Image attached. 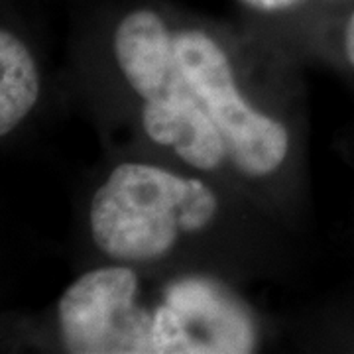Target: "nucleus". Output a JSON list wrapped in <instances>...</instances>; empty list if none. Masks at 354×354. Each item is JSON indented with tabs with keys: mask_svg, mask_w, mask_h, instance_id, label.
Here are the masks:
<instances>
[{
	"mask_svg": "<svg viewBox=\"0 0 354 354\" xmlns=\"http://www.w3.org/2000/svg\"><path fill=\"white\" fill-rule=\"evenodd\" d=\"M39 79L30 51L12 32H0V134L18 127L38 101Z\"/></svg>",
	"mask_w": 354,
	"mask_h": 354,
	"instance_id": "423d86ee",
	"label": "nucleus"
},
{
	"mask_svg": "<svg viewBox=\"0 0 354 354\" xmlns=\"http://www.w3.org/2000/svg\"><path fill=\"white\" fill-rule=\"evenodd\" d=\"M189 179L146 164H122L95 193L91 232L116 260L146 262L169 252L179 232V209Z\"/></svg>",
	"mask_w": 354,
	"mask_h": 354,
	"instance_id": "f03ea898",
	"label": "nucleus"
},
{
	"mask_svg": "<svg viewBox=\"0 0 354 354\" xmlns=\"http://www.w3.org/2000/svg\"><path fill=\"white\" fill-rule=\"evenodd\" d=\"M344 53H346V59L354 67V12L348 18V24L344 30Z\"/></svg>",
	"mask_w": 354,
	"mask_h": 354,
	"instance_id": "1a4fd4ad",
	"label": "nucleus"
},
{
	"mask_svg": "<svg viewBox=\"0 0 354 354\" xmlns=\"http://www.w3.org/2000/svg\"><path fill=\"white\" fill-rule=\"evenodd\" d=\"M174 41L193 93L227 144L228 160L246 176L274 174L290 150L288 130L242 99L228 57L207 34L181 32Z\"/></svg>",
	"mask_w": 354,
	"mask_h": 354,
	"instance_id": "7ed1b4c3",
	"label": "nucleus"
},
{
	"mask_svg": "<svg viewBox=\"0 0 354 354\" xmlns=\"http://www.w3.org/2000/svg\"><path fill=\"white\" fill-rule=\"evenodd\" d=\"M256 346L252 319L221 283L183 278L153 311V354H244Z\"/></svg>",
	"mask_w": 354,
	"mask_h": 354,
	"instance_id": "39448f33",
	"label": "nucleus"
},
{
	"mask_svg": "<svg viewBox=\"0 0 354 354\" xmlns=\"http://www.w3.org/2000/svg\"><path fill=\"white\" fill-rule=\"evenodd\" d=\"M138 278L128 268H99L75 279L57 319L73 354H153V315L136 305Z\"/></svg>",
	"mask_w": 354,
	"mask_h": 354,
	"instance_id": "20e7f679",
	"label": "nucleus"
},
{
	"mask_svg": "<svg viewBox=\"0 0 354 354\" xmlns=\"http://www.w3.org/2000/svg\"><path fill=\"white\" fill-rule=\"evenodd\" d=\"M246 6H250L254 10H262V12H278V10H286L291 8L304 0H242Z\"/></svg>",
	"mask_w": 354,
	"mask_h": 354,
	"instance_id": "6e6552de",
	"label": "nucleus"
},
{
	"mask_svg": "<svg viewBox=\"0 0 354 354\" xmlns=\"http://www.w3.org/2000/svg\"><path fill=\"white\" fill-rule=\"evenodd\" d=\"M118 69L144 101L146 134L197 169H215L227 144L193 93L179 64L174 36L152 10H134L114 32Z\"/></svg>",
	"mask_w": 354,
	"mask_h": 354,
	"instance_id": "f257e3e1",
	"label": "nucleus"
},
{
	"mask_svg": "<svg viewBox=\"0 0 354 354\" xmlns=\"http://www.w3.org/2000/svg\"><path fill=\"white\" fill-rule=\"evenodd\" d=\"M216 215V197L201 179H189V189L179 209V228L195 232L205 228Z\"/></svg>",
	"mask_w": 354,
	"mask_h": 354,
	"instance_id": "0eeeda50",
	"label": "nucleus"
}]
</instances>
